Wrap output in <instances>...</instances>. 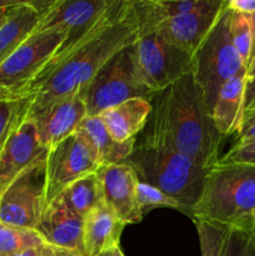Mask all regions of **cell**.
<instances>
[{
  "label": "cell",
  "mask_w": 255,
  "mask_h": 256,
  "mask_svg": "<svg viewBox=\"0 0 255 256\" xmlns=\"http://www.w3.org/2000/svg\"><path fill=\"white\" fill-rule=\"evenodd\" d=\"M89 116L126 100L142 98L152 102L155 94L140 79L134 62L132 45L115 54L80 94Z\"/></svg>",
  "instance_id": "cell-6"
},
{
  "label": "cell",
  "mask_w": 255,
  "mask_h": 256,
  "mask_svg": "<svg viewBox=\"0 0 255 256\" xmlns=\"http://www.w3.org/2000/svg\"><path fill=\"white\" fill-rule=\"evenodd\" d=\"M152 114L150 132L139 144H135L124 162L134 169L139 182L152 185L176 200L182 212L192 218L208 170L176 149L156 104L152 106Z\"/></svg>",
  "instance_id": "cell-2"
},
{
  "label": "cell",
  "mask_w": 255,
  "mask_h": 256,
  "mask_svg": "<svg viewBox=\"0 0 255 256\" xmlns=\"http://www.w3.org/2000/svg\"><path fill=\"white\" fill-rule=\"evenodd\" d=\"M245 72L235 75L220 89L212 116L222 138L238 135L244 122Z\"/></svg>",
  "instance_id": "cell-19"
},
{
  "label": "cell",
  "mask_w": 255,
  "mask_h": 256,
  "mask_svg": "<svg viewBox=\"0 0 255 256\" xmlns=\"http://www.w3.org/2000/svg\"><path fill=\"white\" fill-rule=\"evenodd\" d=\"M218 164L255 165V142L235 144Z\"/></svg>",
  "instance_id": "cell-29"
},
{
  "label": "cell",
  "mask_w": 255,
  "mask_h": 256,
  "mask_svg": "<svg viewBox=\"0 0 255 256\" xmlns=\"http://www.w3.org/2000/svg\"><path fill=\"white\" fill-rule=\"evenodd\" d=\"M52 252V246L50 245H42V246H38L35 249H30L28 252H22V254H18L14 256H50Z\"/></svg>",
  "instance_id": "cell-33"
},
{
  "label": "cell",
  "mask_w": 255,
  "mask_h": 256,
  "mask_svg": "<svg viewBox=\"0 0 255 256\" xmlns=\"http://www.w3.org/2000/svg\"><path fill=\"white\" fill-rule=\"evenodd\" d=\"M26 115L34 122L38 136L48 150L75 134L80 122L88 116V112L82 96L72 95L39 109H28Z\"/></svg>",
  "instance_id": "cell-13"
},
{
  "label": "cell",
  "mask_w": 255,
  "mask_h": 256,
  "mask_svg": "<svg viewBox=\"0 0 255 256\" xmlns=\"http://www.w3.org/2000/svg\"><path fill=\"white\" fill-rule=\"evenodd\" d=\"M228 256H255V225L232 228Z\"/></svg>",
  "instance_id": "cell-28"
},
{
  "label": "cell",
  "mask_w": 255,
  "mask_h": 256,
  "mask_svg": "<svg viewBox=\"0 0 255 256\" xmlns=\"http://www.w3.org/2000/svg\"><path fill=\"white\" fill-rule=\"evenodd\" d=\"M232 14L225 0L215 24L192 54V76L202 89L210 114L222 85L246 70L232 45L230 34Z\"/></svg>",
  "instance_id": "cell-5"
},
{
  "label": "cell",
  "mask_w": 255,
  "mask_h": 256,
  "mask_svg": "<svg viewBox=\"0 0 255 256\" xmlns=\"http://www.w3.org/2000/svg\"><path fill=\"white\" fill-rule=\"evenodd\" d=\"M64 40L65 34L60 32L38 30L0 64V89L20 96L54 58Z\"/></svg>",
  "instance_id": "cell-9"
},
{
  "label": "cell",
  "mask_w": 255,
  "mask_h": 256,
  "mask_svg": "<svg viewBox=\"0 0 255 256\" xmlns=\"http://www.w3.org/2000/svg\"><path fill=\"white\" fill-rule=\"evenodd\" d=\"M36 230L0 222V256H14L44 245Z\"/></svg>",
  "instance_id": "cell-23"
},
{
  "label": "cell",
  "mask_w": 255,
  "mask_h": 256,
  "mask_svg": "<svg viewBox=\"0 0 255 256\" xmlns=\"http://www.w3.org/2000/svg\"><path fill=\"white\" fill-rule=\"evenodd\" d=\"M45 155L46 149L38 136L34 122L25 115L0 152V195L25 170L44 159Z\"/></svg>",
  "instance_id": "cell-12"
},
{
  "label": "cell",
  "mask_w": 255,
  "mask_h": 256,
  "mask_svg": "<svg viewBox=\"0 0 255 256\" xmlns=\"http://www.w3.org/2000/svg\"><path fill=\"white\" fill-rule=\"evenodd\" d=\"M252 224L255 225V212H254V214H252Z\"/></svg>",
  "instance_id": "cell-40"
},
{
  "label": "cell",
  "mask_w": 255,
  "mask_h": 256,
  "mask_svg": "<svg viewBox=\"0 0 255 256\" xmlns=\"http://www.w3.org/2000/svg\"><path fill=\"white\" fill-rule=\"evenodd\" d=\"M252 142H255V120L242 125V129H240V132L238 134L236 144Z\"/></svg>",
  "instance_id": "cell-32"
},
{
  "label": "cell",
  "mask_w": 255,
  "mask_h": 256,
  "mask_svg": "<svg viewBox=\"0 0 255 256\" xmlns=\"http://www.w3.org/2000/svg\"><path fill=\"white\" fill-rule=\"evenodd\" d=\"M102 188V202L125 224H138L142 215L138 206L136 186L139 179L126 162L100 166L96 170Z\"/></svg>",
  "instance_id": "cell-14"
},
{
  "label": "cell",
  "mask_w": 255,
  "mask_h": 256,
  "mask_svg": "<svg viewBox=\"0 0 255 256\" xmlns=\"http://www.w3.org/2000/svg\"><path fill=\"white\" fill-rule=\"evenodd\" d=\"M255 104V59L250 62L245 72L244 114Z\"/></svg>",
  "instance_id": "cell-30"
},
{
  "label": "cell",
  "mask_w": 255,
  "mask_h": 256,
  "mask_svg": "<svg viewBox=\"0 0 255 256\" xmlns=\"http://www.w3.org/2000/svg\"><path fill=\"white\" fill-rule=\"evenodd\" d=\"M132 54L140 79L155 95L192 72V54L165 42L155 30L139 29Z\"/></svg>",
  "instance_id": "cell-7"
},
{
  "label": "cell",
  "mask_w": 255,
  "mask_h": 256,
  "mask_svg": "<svg viewBox=\"0 0 255 256\" xmlns=\"http://www.w3.org/2000/svg\"><path fill=\"white\" fill-rule=\"evenodd\" d=\"M50 256H85V255L80 254V252H70V250L59 249V248H52V255Z\"/></svg>",
  "instance_id": "cell-35"
},
{
  "label": "cell",
  "mask_w": 255,
  "mask_h": 256,
  "mask_svg": "<svg viewBox=\"0 0 255 256\" xmlns=\"http://www.w3.org/2000/svg\"><path fill=\"white\" fill-rule=\"evenodd\" d=\"M226 5L232 12L244 15L255 14V0H226Z\"/></svg>",
  "instance_id": "cell-31"
},
{
  "label": "cell",
  "mask_w": 255,
  "mask_h": 256,
  "mask_svg": "<svg viewBox=\"0 0 255 256\" xmlns=\"http://www.w3.org/2000/svg\"><path fill=\"white\" fill-rule=\"evenodd\" d=\"M155 104L162 110L170 138L180 152L205 170L219 162L224 138L215 126L192 72L158 92Z\"/></svg>",
  "instance_id": "cell-3"
},
{
  "label": "cell",
  "mask_w": 255,
  "mask_h": 256,
  "mask_svg": "<svg viewBox=\"0 0 255 256\" xmlns=\"http://www.w3.org/2000/svg\"><path fill=\"white\" fill-rule=\"evenodd\" d=\"M139 25L132 0H118L102 25L62 58L48 62L20 94L28 109H39L62 98L80 95L100 69L138 39Z\"/></svg>",
  "instance_id": "cell-1"
},
{
  "label": "cell",
  "mask_w": 255,
  "mask_h": 256,
  "mask_svg": "<svg viewBox=\"0 0 255 256\" xmlns=\"http://www.w3.org/2000/svg\"><path fill=\"white\" fill-rule=\"evenodd\" d=\"M20 2H19V4H20ZM19 4H18V5H19ZM18 5H15V6H18ZM15 6L2 8V9H0V28H2V25H4V22H6L8 16H9L10 12H12V10L14 9Z\"/></svg>",
  "instance_id": "cell-36"
},
{
  "label": "cell",
  "mask_w": 255,
  "mask_h": 256,
  "mask_svg": "<svg viewBox=\"0 0 255 256\" xmlns=\"http://www.w3.org/2000/svg\"><path fill=\"white\" fill-rule=\"evenodd\" d=\"M98 169L94 152L78 132L49 148L45 158V208L69 185Z\"/></svg>",
  "instance_id": "cell-10"
},
{
  "label": "cell",
  "mask_w": 255,
  "mask_h": 256,
  "mask_svg": "<svg viewBox=\"0 0 255 256\" xmlns=\"http://www.w3.org/2000/svg\"><path fill=\"white\" fill-rule=\"evenodd\" d=\"M42 18L30 2H22L12 10L0 28V64L38 32Z\"/></svg>",
  "instance_id": "cell-21"
},
{
  "label": "cell",
  "mask_w": 255,
  "mask_h": 256,
  "mask_svg": "<svg viewBox=\"0 0 255 256\" xmlns=\"http://www.w3.org/2000/svg\"><path fill=\"white\" fill-rule=\"evenodd\" d=\"M224 5L225 0H210L206 6L196 12L162 20L152 30L169 44L194 54L215 24Z\"/></svg>",
  "instance_id": "cell-15"
},
{
  "label": "cell",
  "mask_w": 255,
  "mask_h": 256,
  "mask_svg": "<svg viewBox=\"0 0 255 256\" xmlns=\"http://www.w3.org/2000/svg\"><path fill=\"white\" fill-rule=\"evenodd\" d=\"M35 230L46 245L85 255L84 218L72 212L60 196L45 208Z\"/></svg>",
  "instance_id": "cell-16"
},
{
  "label": "cell",
  "mask_w": 255,
  "mask_h": 256,
  "mask_svg": "<svg viewBox=\"0 0 255 256\" xmlns=\"http://www.w3.org/2000/svg\"><path fill=\"white\" fill-rule=\"evenodd\" d=\"M110 254V252H109ZM109 254H104V255H100V256H109Z\"/></svg>",
  "instance_id": "cell-41"
},
{
  "label": "cell",
  "mask_w": 255,
  "mask_h": 256,
  "mask_svg": "<svg viewBox=\"0 0 255 256\" xmlns=\"http://www.w3.org/2000/svg\"><path fill=\"white\" fill-rule=\"evenodd\" d=\"M76 132L82 135L92 148L99 162V168L124 162L132 154L136 144V140L119 142L112 139L99 116L88 115L80 122Z\"/></svg>",
  "instance_id": "cell-20"
},
{
  "label": "cell",
  "mask_w": 255,
  "mask_h": 256,
  "mask_svg": "<svg viewBox=\"0 0 255 256\" xmlns=\"http://www.w3.org/2000/svg\"><path fill=\"white\" fill-rule=\"evenodd\" d=\"M118 0H55L42 15L38 30H55L65 40L52 60H56L90 36L104 22ZM50 60V62H52Z\"/></svg>",
  "instance_id": "cell-8"
},
{
  "label": "cell",
  "mask_w": 255,
  "mask_h": 256,
  "mask_svg": "<svg viewBox=\"0 0 255 256\" xmlns=\"http://www.w3.org/2000/svg\"><path fill=\"white\" fill-rule=\"evenodd\" d=\"M45 158L25 170L0 195V222L35 230L45 208Z\"/></svg>",
  "instance_id": "cell-11"
},
{
  "label": "cell",
  "mask_w": 255,
  "mask_h": 256,
  "mask_svg": "<svg viewBox=\"0 0 255 256\" xmlns=\"http://www.w3.org/2000/svg\"><path fill=\"white\" fill-rule=\"evenodd\" d=\"M136 200L142 216L155 208H172L182 212V206L176 200L170 198L162 190L142 182H138Z\"/></svg>",
  "instance_id": "cell-27"
},
{
  "label": "cell",
  "mask_w": 255,
  "mask_h": 256,
  "mask_svg": "<svg viewBox=\"0 0 255 256\" xmlns=\"http://www.w3.org/2000/svg\"><path fill=\"white\" fill-rule=\"evenodd\" d=\"M6 96H15V95H12V94H9V92H4V90L0 89V98H6Z\"/></svg>",
  "instance_id": "cell-39"
},
{
  "label": "cell",
  "mask_w": 255,
  "mask_h": 256,
  "mask_svg": "<svg viewBox=\"0 0 255 256\" xmlns=\"http://www.w3.org/2000/svg\"><path fill=\"white\" fill-rule=\"evenodd\" d=\"M109 256H124V252H122V249H120V246H119V248H116V249L112 250V252L109 254Z\"/></svg>",
  "instance_id": "cell-38"
},
{
  "label": "cell",
  "mask_w": 255,
  "mask_h": 256,
  "mask_svg": "<svg viewBox=\"0 0 255 256\" xmlns=\"http://www.w3.org/2000/svg\"><path fill=\"white\" fill-rule=\"evenodd\" d=\"M230 34H232V45L248 69L252 45V25L248 15L232 12V20H230Z\"/></svg>",
  "instance_id": "cell-26"
},
{
  "label": "cell",
  "mask_w": 255,
  "mask_h": 256,
  "mask_svg": "<svg viewBox=\"0 0 255 256\" xmlns=\"http://www.w3.org/2000/svg\"><path fill=\"white\" fill-rule=\"evenodd\" d=\"M152 112L150 100L135 98L104 110L98 116L112 139L125 142L136 140V135L144 129Z\"/></svg>",
  "instance_id": "cell-18"
},
{
  "label": "cell",
  "mask_w": 255,
  "mask_h": 256,
  "mask_svg": "<svg viewBox=\"0 0 255 256\" xmlns=\"http://www.w3.org/2000/svg\"><path fill=\"white\" fill-rule=\"evenodd\" d=\"M28 102L20 96L0 98V152L18 122L26 115Z\"/></svg>",
  "instance_id": "cell-25"
},
{
  "label": "cell",
  "mask_w": 255,
  "mask_h": 256,
  "mask_svg": "<svg viewBox=\"0 0 255 256\" xmlns=\"http://www.w3.org/2000/svg\"><path fill=\"white\" fill-rule=\"evenodd\" d=\"M125 222L108 206L100 204L84 218L82 242L85 256L109 254L119 248Z\"/></svg>",
  "instance_id": "cell-17"
},
{
  "label": "cell",
  "mask_w": 255,
  "mask_h": 256,
  "mask_svg": "<svg viewBox=\"0 0 255 256\" xmlns=\"http://www.w3.org/2000/svg\"><path fill=\"white\" fill-rule=\"evenodd\" d=\"M252 120H255V104L252 105V106L250 108V109L248 110V112H245L244 122H242V125L246 124V122H252Z\"/></svg>",
  "instance_id": "cell-37"
},
{
  "label": "cell",
  "mask_w": 255,
  "mask_h": 256,
  "mask_svg": "<svg viewBox=\"0 0 255 256\" xmlns=\"http://www.w3.org/2000/svg\"><path fill=\"white\" fill-rule=\"evenodd\" d=\"M250 25H252V55H250V62L255 59V14L248 15ZM249 62V65H250Z\"/></svg>",
  "instance_id": "cell-34"
},
{
  "label": "cell",
  "mask_w": 255,
  "mask_h": 256,
  "mask_svg": "<svg viewBox=\"0 0 255 256\" xmlns=\"http://www.w3.org/2000/svg\"><path fill=\"white\" fill-rule=\"evenodd\" d=\"M254 212L255 165L216 164L205 175L192 218L244 226L254 225Z\"/></svg>",
  "instance_id": "cell-4"
},
{
  "label": "cell",
  "mask_w": 255,
  "mask_h": 256,
  "mask_svg": "<svg viewBox=\"0 0 255 256\" xmlns=\"http://www.w3.org/2000/svg\"><path fill=\"white\" fill-rule=\"evenodd\" d=\"M199 235L202 256H228L230 225L208 220H194Z\"/></svg>",
  "instance_id": "cell-24"
},
{
  "label": "cell",
  "mask_w": 255,
  "mask_h": 256,
  "mask_svg": "<svg viewBox=\"0 0 255 256\" xmlns=\"http://www.w3.org/2000/svg\"><path fill=\"white\" fill-rule=\"evenodd\" d=\"M59 196L72 212L82 218L104 202L96 172L85 175L82 179L74 182Z\"/></svg>",
  "instance_id": "cell-22"
}]
</instances>
